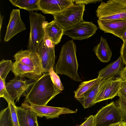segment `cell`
<instances>
[{"instance_id":"24","label":"cell","mask_w":126,"mask_h":126,"mask_svg":"<svg viewBox=\"0 0 126 126\" xmlns=\"http://www.w3.org/2000/svg\"><path fill=\"white\" fill-rule=\"evenodd\" d=\"M13 68V63L10 60L3 59L0 62V78L5 82L6 77Z\"/></svg>"},{"instance_id":"17","label":"cell","mask_w":126,"mask_h":126,"mask_svg":"<svg viewBox=\"0 0 126 126\" xmlns=\"http://www.w3.org/2000/svg\"><path fill=\"white\" fill-rule=\"evenodd\" d=\"M43 26L45 36L50 40L55 45L60 43L63 35L64 29L54 20L49 23L45 21L43 23Z\"/></svg>"},{"instance_id":"29","label":"cell","mask_w":126,"mask_h":126,"mask_svg":"<svg viewBox=\"0 0 126 126\" xmlns=\"http://www.w3.org/2000/svg\"><path fill=\"white\" fill-rule=\"evenodd\" d=\"M11 112L13 126H20L16 113V107L14 102L8 103Z\"/></svg>"},{"instance_id":"35","label":"cell","mask_w":126,"mask_h":126,"mask_svg":"<svg viewBox=\"0 0 126 126\" xmlns=\"http://www.w3.org/2000/svg\"><path fill=\"white\" fill-rule=\"evenodd\" d=\"M117 95L119 98L123 99L126 101V94L124 93L120 90L119 92Z\"/></svg>"},{"instance_id":"40","label":"cell","mask_w":126,"mask_h":126,"mask_svg":"<svg viewBox=\"0 0 126 126\" xmlns=\"http://www.w3.org/2000/svg\"><path fill=\"white\" fill-rule=\"evenodd\" d=\"M126 2V0H124Z\"/></svg>"},{"instance_id":"15","label":"cell","mask_w":126,"mask_h":126,"mask_svg":"<svg viewBox=\"0 0 126 126\" xmlns=\"http://www.w3.org/2000/svg\"><path fill=\"white\" fill-rule=\"evenodd\" d=\"M12 72L15 77H27L36 81L44 73L40 69L15 61L13 63Z\"/></svg>"},{"instance_id":"1","label":"cell","mask_w":126,"mask_h":126,"mask_svg":"<svg viewBox=\"0 0 126 126\" xmlns=\"http://www.w3.org/2000/svg\"><path fill=\"white\" fill-rule=\"evenodd\" d=\"M61 92L54 86L48 72H45L35 81L25 96L24 102L29 104L46 106Z\"/></svg>"},{"instance_id":"11","label":"cell","mask_w":126,"mask_h":126,"mask_svg":"<svg viewBox=\"0 0 126 126\" xmlns=\"http://www.w3.org/2000/svg\"><path fill=\"white\" fill-rule=\"evenodd\" d=\"M23 108L34 112L40 117H45L47 119L58 117L62 114L76 113L77 112L65 108L56 107L33 104L29 105L25 102L21 104Z\"/></svg>"},{"instance_id":"32","label":"cell","mask_w":126,"mask_h":126,"mask_svg":"<svg viewBox=\"0 0 126 126\" xmlns=\"http://www.w3.org/2000/svg\"><path fill=\"white\" fill-rule=\"evenodd\" d=\"M76 4H87L91 3H95L96 2L102 1V0H74Z\"/></svg>"},{"instance_id":"3","label":"cell","mask_w":126,"mask_h":126,"mask_svg":"<svg viewBox=\"0 0 126 126\" xmlns=\"http://www.w3.org/2000/svg\"><path fill=\"white\" fill-rule=\"evenodd\" d=\"M96 12L98 19L126 20V2L124 0L102 1Z\"/></svg>"},{"instance_id":"38","label":"cell","mask_w":126,"mask_h":126,"mask_svg":"<svg viewBox=\"0 0 126 126\" xmlns=\"http://www.w3.org/2000/svg\"><path fill=\"white\" fill-rule=\"evenodd\" d=\"M126 40V31L125 32L123 37L122 40L124 42Z\"/></svg>"},{"instance_id":"14","label":"cell","mask_w":126,"mask_h":126,"mask_svg":"<svg viewBox=\"0 0 126 126\" xmlns=\"http://www.w3.org/2000/svg\"><path fill=\"white\" fill-rule=\"evenodd\" d=\"M97 22L99 27L104 33H110L122 40L126 31V20L98 19Z\"/></svg>"},{"instance_id":"4","label":"cell","mask_w":126,"mask_h":126,"mask_svg":"<svg viewBox=\"0 0 126 126\" xmlns=\"http://www.w3.org/2000/svg\"><path fill=\"white\" fill-rule=\"evenodd\" d=\"M29 15L30 30L27 47L28 50L36 52L45 37L43 24L46 18L45 16L37 12H30Z\"/></svg>"},{"instance_id":"6","label":"cell","mask_w":126,"mask_h":126,"mask_svg":"<svg viewBox=\"0 0 126 126\" xmlns=\"http://www.w3.org/2000/svg\"><path fill=\"white\" fill-rule=\"evenodd\" d=\"M94 117V126H109L123 121L120 111L113 101L102 108Z\"/></svg>"},{"instance_id":"10","label":"cell","mask_w":126,"mask_h":126,"mask_svg":"<svg viewBox=\"0 0 126 126\" xmlns=\"http://www.w3.org/2000/svg\"><path fill=\"white\" fill-rule=\"evenodd\" d=\"M15 77L6 83V88L14 100L18 102L21 97L25 96L35 81H31L23 78Z\"/></svg>"},{"instance_id":"13","label":"cell","mask_w":126,"mask_h":126,"mask_svg":"<svg viewBox=\"0 0 126 126\" xmlns=\"http://www.w3.org/2000/svg\"><path fill=\"white\" fill-rule=\"evenodd\" d=\"M74 0H40V10L45 14L52 15L64 10L74 4Z\"/></svg>"},{"instance_id":"5","label":"cell","mask_w":126,"mask_h":126,"mask_svg":"<svg viewBox=\"0 0 126 126\" xmlns=\"http://www.w3.org/2000/svg\"><path fill=\"white\" fill-rule=\"evenodd\" d=\"M85 4H74L59 13L52 15L54 20L62 28H68L83 21Z\"/></svg>"},{"instance_id":"23","label":"cell","mask_w":126,"mask_h":126,"mask_svg":"<svg viewBox=\"0 0 126 126\" xmlns=\"http://www.w3.org/2000/svg\"><path fill=\"white\" fill-rule=\"evenodd\" d=\"M101 80L97 78L81 83L75 91V97L78 100L81 98L84 94Z\"/></svg>"},{"instance_id":"18","label":"cell","mask_w":126,"mask_h":126,"mask_svg":"<svg viewBox=\"0 0 126 126\" xmlns=\"http://www.w3.org/2000/svg\"><path fill=\"white\" fill-rule=\"evenodd\" d=\"M20 126H39L37 115L33 111L22 106L16 107Z\"/></svg>"},{"instance_id":"27","label":"cell","mask_w":126,"mask_h":126,"mask_svg":"<svg viewBox=\"0 0 126 126\" xmlns=\"http://www.w3.org/2000/svg\"><path fill=\"white\" fill-rule=\"evenodd\" d=\"M6 82L0 78V97L4 98L8 103L14 102V100L7 90L5 84Z\"/></svg>"},{"instance_id":"9","label":"cell","mask_w":126,"mask_h":126,"mask_svg":"<svg viewBox=\"0 0 126 126\" xmlns=\"http://www.w3.org/2000/svg\"><path fill=\"white\" fill-rule=\"evenodd\" d=\"M98 28L92 22L82 21L74 26L65 29L63 35L73 39L81 40L93 35Z\"/></svg>"},{"instance_id":"22","label":"cell","mask_w":126,"mask_h":126,"mask_svg":"<svg viewBox=\"0 0 126 126\" xmlns=\"http://www.w3.org/2000/svg\"><path fill=\"white\" fill-rule=\"evenodd\" d=\"M13 4L20 9H23L30 12L40 10V0H9Z\"/></svg>"},{"instance_id":"36","label":"cell","mask_w":126,"mask_h":126,"mask_svg":"<svg viewBox=\"0 0 126 126\" xmlns=\"http://www.w3.org/2000/svg\"><path fill=\"white\" fill-rule=\"evenodd\" d=\"M4 17V16H3L1 15V14H0V40L1 41V27H2V21L3 18Z\"/></svg>"},{"instance_id":"39","label":"cell","mask_w":126,"mask_h":126,"mask_svg":"<svg viewBox=\"0 0 126 126\" xmlns=\"http://www.w3.org/2000/svg\"><path fill=\"white\" fill-rule=\"evenodd\" d=\"M122 126H126V122L122 121L121 122Z\"/></svg>"},{"instance_id":"2","label":"cell","mask_w":126,"mask_h":126,"mask_svg":"<svg viewBox=\"0 0 126 126\" xmlns=\"http://www.w3.org/2000/svg\"><path fill=\"white\" fill-rule=\"evenodd\" d=\"M76 46L73 40L66 42L62 46L55 72L69 77L73 80L82 81L78 73V64L76 55Z\"/></svg>"},{"instance_id":"26","label":"cell","mask_w":126,"mask_h":126,"mask_svg":"<svg viewBox=\"0 0 126 126\" xmlns=\"http://www.w3.org/2000/svg\"><path fill=\"white\" fill-rule=\"evenodd\" d=\"M48 72L55 86L61 91L63 90L64 87L61 82L59 77L54 71L53 67L50 68Z\"/></svg>"},{"instance_id":"7","label":"cell","mask_w":126,"mask_h":126,"mask_svg":"<svg viewBox=\"0 0 126 126\" xmlns=\"http://www.w3.org/2000/svg\"><path fill=\"white\" fill-rule=\"evenodd\" d=\"M55 45L50 40L45 36L37 48L36 52L41 59L44 73L48 72L55 64Z\"/></svg>"},{"instance_id":"20","label":"cell","mask_w":126,"mask_h":126,"mask_svg":"<svg viewBox=\"0 0 126 126\" xmlns=\"http://www.w3.org/2000/svg\"><path fill=\"white\" fill-rule=\"evenodd\" d=\"M99 59L101 62H109L112 56L111 51L106 39L101 36L100 42L93 49Z\"/></svg>"},{"instance_id":"21","label":"cell","mask_w":126,"mask_h":126,"mask_svg":"<svg viewBox=\"0 0 126 126\" xmlns=\"http://www.w3.org/2000/svg\"><path fill=\"white\" fill-rule=\"evenodd\" d=\"M102 80L86 92L82 97L78 100L84 109L94 105L93 102L99 91Z\"/></svg>"},{"instance_id":"28","label":"cell","mask_w":126,"mask_h":126,"mask_svg":"<svg viewBox=\"0 0 126 126\" xmlns=\"http://www.w3.org/2000/svg\"><path fill=\"white\" fill-rule=\"evenodd\" d=\"M115 103L120 111L123 120L126 122V101L119 98Z\"/></svg>"},{"instance_id":"12","label":"cell","mask_w":126,"mask_h":126,"mask_svg":"<svg viewBox=\"0 0 126 126\" xmlns=\"http://www.w3.org/2000/svg\"><path fill=\"white\" fill-rule=\"evenodd\" d=\"M26 29V26L21 17L20 10L13 9L10 14L4 41H8L16 34Z\"/></svg>"},{"instance_id":"25","label":"cell","mask_w":126,"mask_h":126,"mask_svg":"<svg viewBox=\"0 0 126 126\" xmlns=\"http://www.w3.org/2000/svg\"><path fill=\"white\" fill-rule=\"evenodd\" d=\"M0 126H13L9 106L0 112Z\"/></svg>"},{"instance_id":"19","label":"cell","mask_w":126,"mask_h":126,"mask_svg":"<svg viewBox=\"0 0 126 126\" xmlns=\"http://www.w3.org/2000/svg\"><path fill=\"white\" fill-rule=\"evenodd\" d=\"M124 63L120 55L115 61L110 63L99 71L97 78L104 80L120 74L123 68Z\"/></svg>"},{"instance_id":"8","label":"cell","mask_w":126,"mask_h":126,"mask_svg":"<svg viewBox=\"0 0 126 126\" xmlns=\"http://www.w3.org/2000/svg\"><path fill=\"white\" fill-rule=\"evenodd\" d=\"M122 80L119 77L102 80L99 92L93 102L94 105L101 101L111 99L117 95Z\"/></svg>"},{"instance_id":"16","label":"cell","mask_w":126,"mask_h":126,"mask_svg":"<svg viewBox=\"0 0 126 126\" xmlns=\"http://www.w3.org/2000/svg\"><path fill=\"white\" fill-rule=\"evenodd\" d=\"M14 57L15 61L39 69L44 72L41 59L36 52L28 49H21L16 53Z\"/></svg>"},{"instance_id":"33","label":"cell","mask_w":126,"mask_h":126,"mask_svg":"<svg viewBox=\"0 0 126 126\" xmlns=\"http://www.w3.org/2000/svg\"><path fill=\"white\" fill-rule=\"evenodd\" d=\"M119 75L120 77L123 80H126V66L123 68L121 71Z\"/></svg>"},{"instance_id":"30","label":"cell","mask_w":126,"mask_h":126,"mask_svg":"<svg viewBox=\"0 0 126 126\" xmlns=\"http://www.w3.org/2000/svg\"><path fill=\"white\" fill-rule=\"evenodd\" d=\"M120 53L123 62L126 66V40L121 46Z\"/></svg>"},{"instance_id":"37","label":"cell","mask_w":126,"mask_h":126,"mask_svg":"<svg viewBox=\"0 0 126 126\" xmlns=\"http://www.w3.org/2000/svg\"><path fill=\"white\" fill-rule=\"evenodd\" d=\"M121 122L111 125L109 126H122Z\"/></svg>"},{"instance_id":"31","label":"cell","mask_w":126,"mask_h":126,"mask_svg":"<svg viewBox=\"0 0 126 126\" xmlns=\"http://www.w3.org/2000/svg\"><path fill=\"white\" fill-rule=\"evenodd\" d=\"M79 126H94V116L90 115L85 122Z\"/></svg>"},{"instance_id":"34","label":"cell","mask_w":126,"mask_h":126,"mask_svg":"<svg viewBox=\"0 0 126 126\" xmlns=\"http://www.w3.org/2000/svg\"><path fill=\"white\" fill-rule=\"evenodd\" d=\"M124 93L126 94V80H123L121 81L120 90Z\"/></svg>"}]
</instances>
